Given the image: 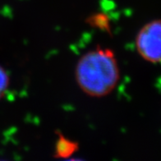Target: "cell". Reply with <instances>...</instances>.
<instances>
[{"mask_svg": "<svg viewBox=\"0 0 161 161\" xmlns=\"http://www.w3.org/2000/svg\"><path fill=\"white\" fill-rule=\"evenodd\" d=\"M75 77L79 88L87 96L96 98L108 96L120 77L114 53L100 47L86 52L76 63Z\"/></svg>", "mask_w": 161, "mask_h": 161, "instance_id": "6da1fadb", "label": "cell"}, {"mask_svg": "<svg viewBox=\"0 0 161 161\" xmlns=\"http://www.w3.org/2000/svg\"><path fill=\"white\" fill-rule=\"evenodd\" d=\"M9 76L4 68L0 66V100L4 96L9 86Z\"/></svg>", "mask_w": 161, "mask_h": 161, "instance_id": "5b68a950", "label": "cell"}, {"mask_svg": "<svg viewBox=\"0 0 161 161\" xmlns=\"http://www.w3.org/2000/svg\"><path fill=\"white\" fill-rule=\"evenodd\" d=\"M135 45L143 59L151 64H161V19L145 24L136 34Z\"/></svg>", "mask_w": 161, "mask_h": 161, "instance_id": "7a4b0ae2", "label": "cell"}, {"mask_svg": "<svg viewBox=\"0 0 161 161\" xmlns=\"http://www.w3.org/2000/svg\"><path fill=\"white\" fill-rule=\"evenodd\" d=\"M87 23L93 27L100 29L101 31H106L109 32L110 26H109V19L107 16L103 13H97L93 16L88 17Z\"/></svg>", "mask_w": 161, "mask_h": 161, "instance_id": "277c9868", "label": "cell"}, {"mask_svg": "<svg viewBox=\"0 0 161 161\" xmlns=\"http://www.w3.org/2000/svg\"><path fill=\"white\" fill-rule=\"evenodd\" d=\"M79 148L78 143L58 133L54 146L53 156L57 159H67L74 155Z\"/></svg>", "mask_w": 161, "mask_h": 161, "instance_id": "3957f363", "label": "cell"}]
</instances>
